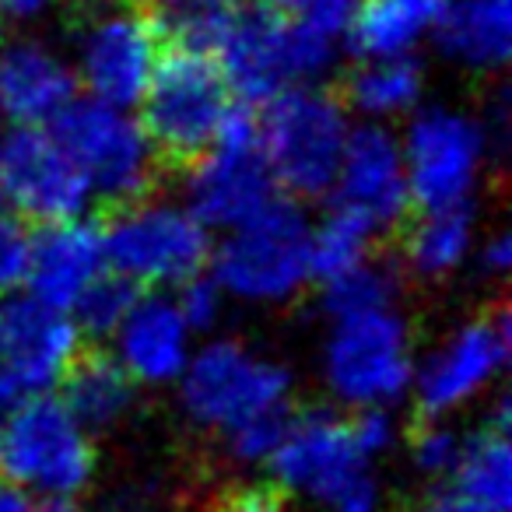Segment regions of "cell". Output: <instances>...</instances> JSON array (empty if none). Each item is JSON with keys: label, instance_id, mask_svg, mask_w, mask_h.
<instances>
[{"label": "cell", "instance_id": "1", "mask_svg": "<svg viewBox=\"0 0 512 512\" xmlns=\"http://www.w3.org/2000/svg\"><path fill=\"white\" fill-rule=\"evenodd\" d=\"M207 274L228 302L278 309L313 285L309 267V218L292 197H274L264 211L225 228L211 246Z\"/></svg>", "mask_w": 512, "mask_h": 512}, {"label": "cell", "instance_id": "2", "mask_svg": "<svg viewBox=\"0 0 512 512\" xmlns=\"http://www.w3.org/2000/svg\"><path fill=\"white\" fill-rule=\"evenodd\" d=\"M99 453L95 435L57 393L0 407V477L36 502L78 498L92 488Z\"/></svg>", "mask_w": 512, "mask_h": 512}, {"label": "cell", "instance_id": "3", "mask_svg": "<svg viewBox=\"0 0 512 512\" xmlns=\"http://www.w3.org/2000/svg\"><path fill=\"white\" fill-rule=\"evenodd\" d=\"M355 127L344 99L323 85H288L260 106L256 137L278 190L292 200L327 197Z\"/></svg>", "mask_w": 512, "mask_h": 512}, {"label": "cell", "instance_id": "4", "mask_svg": "<svg viewBox=\"0 0 512 512\" xmlns=\"http://www.w3.org/2000/svg\"><path fill=\"white\" fill-rule=\"evenodd\" d=\"M292 390V369L239 337H211L197 344L176 379L186 421L214 435L249 418L285 414Z\"/></svg>", "mask_w": 512, "mask_h": 512}, {"label": "cell", "instance_id": "5", "mask_svg": "<svg viewBox=\"0 0 512 512\" xmlns=\"http://www.w3.org/2000/svg\"><path fill=\"white\" fill-rule=\"evenodd\" d=\"M414 334L397 306L369 313L330 316V330L320 348V376L327 393L348 411L397 407L411 397Z\"/></svg>", "mask_w": 512, "mask_h": 512}, {"label": "cell", "instance_id": "6", "mask_svg": "<svg viewBox=\"0 0 512 512\" xmlns=\"http://www.w3.org/2000/svg\"><path fill=\"white\" fill-rule=\"evenodd\" d=\"M106 267L137 292L179 288L186 278L207 271L211 228L183 200L137 197L120 204L102 228Z\"/></svg>", "mask_w": 512, "mask_h": 512}, {"label": "cell", "instance_id": "7", "mask_svg": "<svg viewBox=\"0 0 512 512\" xmlns=\"http://www.w3.org/2000/svg\"><path fill=\"white\" fill-rule=\"evenodd\" d=\"M50 130L74 158L95 200L120 207L151 193L162 155L155 151L134 109L85 95L74 99L50 123Z\"/></svg>", "mask_w": 512, "mask_h": 512}, {"label": "cell", "instance_id": "8", "mask_svg": "<svg viewBox=\"0 0 512 512\" xmlns=\"http://www.w3.org/2000/svg\"><path fill=\"white\" fill-rule=\"evenodd\" d=\"M235 95L228 92L211 53L172 46L162 53L141 102V123L151 144L169 162H193L225 127Z\"/></svg>", "mask_w": 512, "mask_h": 512}, {"label": "cell", "instance_id": "9", "mask_svg": "<svg viewBox=\"0 0 512 512\" xmlns=\"http://www.w3.org/2000/svg\"><path fill=\"white\" fill-rule=\"evenodd\" d=\"M407 186L418 207L474 204L491 158V127L449 102H421L400 134Z\"/></svg>", "mask_w": 512, "mask_h": 512}, {"label": "cell", "instance_id": "10", "mask_svg": "<svg viewBox=\"0 0 512 512\" xmlns=\"http://www.w3.org/2000/svg\"><path fill=\"white\" fill-rule=\"evenodd\" d=\"M165 53L162 25L130 4H99L71 36V71L88 99L134 109Z\"/></svg>", "mask_w": 512, "mask_h": 512}, {"label": "cell", "instance_id": "11", "mask_svg": "<svg viewBox=\"0 0 512 512\" xmlns=\"http://www.w3.org/2000/svg\"><path fill=\"white\" fill-rule=\"evenodd\" d=\"M512 323L505 306L470 316L414 362L411 397L421 418H456L491 393L509 365Z\"/></svg>", "mask_w": 512, "mask_h": 512}, {"label": "cell", "instance_id": "12", "mask_svg": "<svg viewBox=\"0 0 512 512\" xmlns=\"http://www.w3.org/2000/svg\"><path fill=\"white\" fill-rule=\"evenodd\" d=\"M183 204L204 221L211 232H225L239 221L253 218L278 197L271 169L256 137V113L235 102L214 144L186 162Z\"/></svg>", "mask_w": 512, "mask_h": 512}, {"label": "cell", "instance_id": "13", "mask_svg": "<svg viewBox=\"0 0 512 512\" xmlns=\"http://www.w3.org/2000/svg\"><path fill=\"white\" fill-rule=\"evenodd\" d=\"M81 330L71 313L32 299L29 292H4L0 299V407L25 397L53 393L81 355Z\"/></svg>", "mask_w": 512, "mask_h": 512}, {"label": "cell", "instance_id": "14", "mask_svg": "<svg viewBox=\"0 0 512 512\" xmlns=\"http://www.w3.org/2000/svg\"><path fill=\"white\" fill-rule=\"evenodd\" d=\"M85 176L50 127H11L0 137V204L22 221L81 218L92 207Z\"/></svg>", "mask_w": 512, "mask_h": 512}, {"label": "cell", "instance_id": "15", "mask_svg": "<svg viewBox=\"0 0 512 512\" xmlns=\"http://www.w3.org/2000/svg\"><path fill=\"white\" fill-rule=\"evenodd\" d=\"M365 463L348 418L337 411H306L299 418L288 414L267 467L288 495L330 505L365 481Z\"/></svg>", "mask_w": 512, "mask_h": 512}, {"label": "cell", "instance_id": "16", "mask_svg": "<svg viewBox=\"0 0 512 512\" xmlns=\"http://www.w3.org/2000/svg\"><path fill=\"white\" fill-rule=\"evenodd\" d=\"M228 92L242 106H264L281 88L299 85L292 60V29L288 15L274 4H242L232 15L211 50Z\"/></svg>", "mask_w": 512, "mask_h": 512}, {"label": "cell", "instance_id": "17", "mask_svg": "<svg viewBox=\"0 0 512 512\" xmlns=\"http://www.w3.org/2000/svg\"><path fill=\"white\" fill-rule=\"evenodd\" d=\"M330 193L337 207H348L376 232L397 228L414 207L397 130L386 123H355Z\"/></svg>", "mask_w": 512, "mask_h": 512}, {"label": "cell", "instance_id": "18", "mask_svg": "<svg viewBox=\"0 0 512 512\" xmlns=\"http://www.w3.org/2000/svg\"><path fill=\"white\" fill-rule=\"evenodd\" d=\"M113 358L137 386H176L197 348V334L169 292H137L130 313L113 330Z\"/></svg>", "mask_w": 512, "mask_h": 512}, {"label": "cell", "instance_id": "19", "mask_svg": "<svg viewBox=\"0 0 512 512\" xmlns=\"http://www.w3.org/2000/svg\"><path fill=\"white\" fill-rule=\"evenodd\" d=\"M78 99L71 60L39 36L0 43V123L50 127Z\"/></svg>", "mask_w": 512, "mask_h": 512}, {"label": "cell", "instance_id": "20", "mask_svg": "<svg viewBox=\"0 0 512 512\" xmlns=\"http://www.w3.org/2000/svg\"><path fill=\"white\" fill-rule=\"evenodd\" d=\"M102 271H109L102 228L95 221H88V214H81V218L36 225L22 285L32 299L71 313L78 295Z\"/></svg>", "mask_w": 512, "mask_h": 512}, {"label": "cell", "instance_id": "21", "mask_svg": "<svg viewBox=\"0 0 512 512\" xmlns=\"http://www.w3.org/2000/svg\"><path fill=\"white\" fill-rule=\"evenodd\" d=\"M428 39L460 71H502L512 57V0H439Z\"/></svg>", "mask_w": 512, "mask_h": 512}, {"label": "cell", "instance_id": "22", "mask_svg": "<svg viewBox=\"0 0 512 512\" xmlns=\"http://www.w3.org/2000/svg\"><path fill=\"white\" fill-rule=\"evenodd\" d=\"M474 204L421 207L404 235V267L421 281H446L470 264L477 246Z\"/></svg>", "mask_w": 512, "mask_h": 512}, {"label": "cell", "instance_id": "23", "mask_svg": "<svg viewBox=\"0 0 512 512\" xmlns=\"http://www.w3.org/2000/svg\"><path fill=\"white\" fill-rule=\"evenodd\" d=\"M425 102V71L418 57H362L344 81V106L365 123L407 120Z\"/></svg>", "mask_w": 512, "mask_h": 512}, {"label": "cell", "instance_id": "24", "mask_svg": "<svg viewBox=\"0 0 512 512\" xmlns=\"http://www.w3.org/2000/svg\"><path fill=\"white\" fill-rule=\"evenodd\" d=\"M456 491L509 512L512 505V439H509V400L498 397L491 418L474 432H463L460 460L449 474Z\"/></svg>", "mask_w": 512, "mask_h": 512}, {"label": "cell", "instance_id": "25", "mask_svg": "<svg viewBox=\"0 0 512 512\" xmlns=\"http://www.w3.org/2000/svg\"><path fill=\"white\" fill-rule=\"evenodd\" d=\"M60 390V400L92 435L120 428L137 404V383L113 355H78Z\"/></svg>", "mask_w": 512, "mask_h": 512}, {"label": "cell", "instance_id": "26", "mask_svg": "<svg viewBox=\"0 0 512 512\" xmlns=\"http://www.w3.org/2000/svg\"><path fill=\"white\" fill-rule=\"evenodd\" d=\"M439 0H358L348 46L358 57H414L428 43Z\"/></svg>", "mask_w": 512, "mask_h": 512}, {"label": "cell", "instance_id": "27", "mask_svg": "<svg viewBox=\"0 0 512 512\" xmlns=\"http://www.w3.org/2000/svg\"><path fill=\"white\" fill-rule=\"evenodd\" d=\"M358 0H309L288 15L292 29V60L299 85H323L337 71L344 46L351 39Z\"/></svg>", "mask_w": 512, "mask_h": 512}, {"label": "cell", "instance_id": "28", "mask_svg": "<svg viewBox=\"0 0 512 512\" xmlns=\"http://www.w3.org/2000/svg\"><path fill=\"white\" fill-rule=\"evenodd\" d=\"M376 228L351 214L348 207H330L320 221H309V267L313 281H330L351 267L365 264L376 246Z\"/></svg>", "mask_w": 512, "mask_h": 512}, {"label": "cell", "instance_id": "29", "mask_svg": "<svg viewBox=\"0 0 512 512\" xmlns=\"http://www.w3.org/2000/svg\"><path fill=\"white\" fill-rule=\"evenodd\" d=\"M397 295H400L397 274L369 256L365 264L323 281V313H327V320L330 316L369 313V309L397 306Z\"/></svg>", "mask_w": 512, "mask_h": 512}, {"label": "cell", "instance_id": "30", "mask_svg": "<svg viewBox=\"0 0 512 512\" xmlns=\"http://www.w3.org/2000/svg\"><path fill=\"white\" fill-rule=\"evenodd\" d=\"M134 299L137 288L130 281H123L113 271H102L71 306V320L81 330V337H113V330L134 306Z\"/></svg>", "mask_w": 512, "mask_h": 512}, {"label": "cell", "instance_id": "31", "mask_svg": "<svg viewBox=\"0 0 512 512\" xmlns=\"http://www.w3.org/2000/svg\"><path fill=\"white\" fill-rule=\"evenodd\" d=\"M232 8L235 0H176L165 8V18L158 25H162L165 43L211 53Z\"/></svg>", "mask_w": 512, "mask_h": 512}, {"label": "cell", "instance_id": "32", "mask_svg": "<svg viewBox=\"0 0 512 512\" xmlns=\"http://www.w3.org/2000/svg\"><path fill=\"white\" fill-rule=\"evenodd\" d=\"M463 432L453 425V418H425L414 428L411 442H407V453L418 474L425 477H449L460 460Z\"/></svg>", "mask_w": 512, "mask_h": 512}, {"label": "cell", "instance_id": "33", "mask_svg": "<svg viewBox=\"0 0 512 512\" xmlns=\"http://www.w3.org/2000/svg\"><path fill=\"white\" fill-rule=\"evenodd\" d=\"M285 421H288V411L239 421V425H232L228 432L218 435L221 449H225V456L235 467H267V460H271L274 446H278V439H281Z\"/></svg>", "mask_w": 512, "mask_h": 512}, {"label": "cell", "instance_id": "34", "mask_svg": "<svg viewBox=\"0 0 512 512\" xmlns=\"http://www.w3.org/2000/svg\"><path fill=\"white\" fill-rule=\"evenodd\" d=\"M172 299H176L179 313H183L186 323L193 327V334H211V330L221 323V316H225V309H228L225 292H221L218 281H214L207 271L186 278L183 285L176 288V295H172Z\"/></svg>", "mask_w": 512, "mask_h": 512}, {"label": "cell", "instance_id": "35", "mask_svg": "<svg viewBox=\"0 0 512 512\" xmlns=\"http://www.w3.org/2000/svg\"><path fill=\"white\" fill-rule=\"evenodd\" d=\"M32 232L15 211L0 207V292H18L29 267Z\"/></svg>", "mask_w": 512, "mask_h": 512}, {"label": "cell", "instance_id": "36", "mask_svg": "<svg viewBox=\"0 0 512 512\" xmlns=\"http://www.w3.org/2000/svg\"><path fill=\"white\" fill-rule=\"evenodd\" d=\"M348 425L365 460H379L397 446L400 428L393 407H365V411H355V418H348Z\"/></svg>", "mask_w": 512, "mask_h": 512}, {"label": "cell", "instance_id": "37", "mask_svg": "<svg viewBox=\"0 0 512 512\" xmlns=\"http://www.w3.org/2000/svg\"><path fill=\"white\" fill-rule=\"evenodd\" d=\"M477 267H481L488 278L502 281L505 274H509L512 267V239L509 232H502V228H495V232H488L484 239H477L474 246V256H470Z\"/></svg>", "mask_w": 512, "mask_h": 512}, {"label": "cell", "instance_id": "38", "mask_svg": "<svg viewBox=\"0 0 512 512\" xmlns=\"http://www.w3.org/2000/svg\"><path fill=\"white\" fill-rule=\"evenodd\" d=\"M414 512H502V509H491V505L477 502V498L463 495V491L446 488V491H435V495H428Z\"/></svg>", "mask_w": 512, "mask_h": 512}, {"label": "cell", "instance_id": "39", "mask_svg": "<svg viewBox=\"0 0 512 512\" xmlns=\"http://www.w3.org/2000/svg\"><path fill=\"white\" fill-rule=\"evenodd\" d=\"M211 512H281V502L271 495V491L246 488V491H235V495L221 498Z\"/></svg>", "mask_w": 512, "mask_h": 512}, {"label": "cell", "instance_id": "40", "mask_svg": "<svg viewBox=\"0 0 512 512\" xmlns=\"http://www.w3.org/2000/svg\"><path fill=\"white\" fill-rule=\"evenodd\" d=\"M60 0H0V22L11 25H36L57 8Z\"/></svg>", "mask_w": 512, "mask_h": 512}, {"label": "cell", "instance_id": "41", "mask_svg": "<svg viewBox=\"0 0 512 512\" xmlns=\"http://www.w3.org/2000/svg\"><path fill=\"white\" fill-rule=\"evenodd\" d=\"M106 512H158V498L144 484H130V488L109 495Z\"/></svg>", "mask_w": 512, "mask_h": 512}, {"label": "cell", "instance_id": "42", "mask_svg": "<svg viewBox=\"0 0 512 512\" xmlns=\"http://www.w3.org/2000/svg\"><path fill=\"white\" fill-rule=\"evenodd\" d=\"M330 512H379V491L369 481H358L355 488L330 502Z\"/></svg>", "mask_w": 512, "mask_h": 512}, {"label": "cell", "instance_id": "43", "mask_svg": "<svg viewBox=\"0 0 512 512\" xmlns=\"http://www.w3.org/2000/svg\"><path fill=\"white\" fill-rule=\"evenodd\" d=\"M29 509H32V498L0 477V512H29Z\"/></svg>", "mask_w": 512, "mask_h": 512}, {"label": "cell", "instance_id": "44", "mask_svg": "<svg viewBox=\"0 0 512 512\" xmlns=\"http://www.w3.org/2000/svg\"><path fill=\"white\" fill-rule=\"evenodd\" d=\"M29 512H85L78 505V498H46V502H36Z\"/></svg>", "mask_w": 512, "mask_h": 512}, {"label": "cell", "instance_id": "45", "mask_svg": "<svg viewBox=\"0 0 512 512\" xmlns=\"http://www.w3.org/2000/svg\"><path fill=\"white\" fill-rule=\"evenodd\" d=\"M267 4H274L278 11H285V15H292V11H299L302 4H309V0H267Z\"/></svg>", "mask_w": 512, "mask_h": 512}, {"label": "cell", "instance_id": "46", "mask_svg": "<svg viewBox=\"0 0 512 512\" xmlns=\"http://www.w3.org/2000/svg\"><path fill=\"white\" fill-rule=\"evenodd\" d=\"M116 4H130V8H148V4H162V8H169V4H176V0H116Z\"/></svg>", "mask_w": 512, "mask_h": 512}, {"label": "cell", "instance_id": "47", "mask_svg": "<svg viewBox=\"0 0 512 512\" xmlns=\"http://www.w3.org/2000/svg\"><path fill=\"white\" fill-rule=\"evenodd\" d=\"M0 137H4V127H0Z\"/></svg>", "mask_w": 512, "mask_h": 512}]
</instances>
